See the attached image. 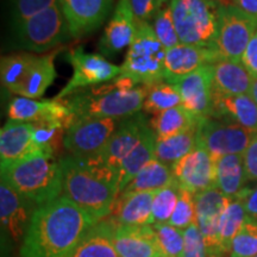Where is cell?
Masks as SVG:
<instances>
[{
	"label": "cell",
	"instance_id": "obj_1",
	"mask_svg": "<svg viewBox=\"0 0 257 257\" xmlns=\"http://www.w3.org/2000/svg\"><path fill=\"white\" fill-rule=\"evenodd\" d=\"M98 223L64 195L38 206L21 248V257H64Z\"/></svg>",
	"mask_w": 257,
	"mask_h": 257
},
{
	"label": "cell",
	"instance_id": "obj_2",
	"mask_svg": "<svg viewBox=\"0 0 257 257\" xmlns=\"http://www.w3.org/2000/svg\"><path fill=\"white\" fill-rule=\"evenodd\" d=\"M59 163L62 174V195L98 221L110 217L119 195L114 176L73 155L60 159Z\"/></svg>",
	"mask_w": 257,
	"mask_h": 257
},
{
	"label": "cell",
	"instance_id": "obj_3",
	"mask_svg": "<svg viewBox=\"0 0 257 257\" xmlns=\"http://www.w3.org/2000/svg\"><path fill=\"white\" fill-rule=\"evenodd\" d=\"M147 86L127 76L78 89L62 99L74 118H111L121 120L143 110Z\"/></svg>",
	"mask_w": 257,
	"mask_h": 257
},
{
	"label": "cell",
	"instance_id": "obj_4",
	"mask_svg": "<svg viewBox=\"0 0 257 257\" xmlns=\"http://www.w3.org/2000/svg\"><path fill=\"white\" fill-rule=\"evenodd\" d=\"M42 152L29 154L2 168V180L35 206H42L62 195L59 161Z\"/></svg>",
	"mask_w": 257,
	"mask_h": 257
},
{
	"label": "cell",
	"instance_id": "obj_5",
	"mask_svg": "<svg viewBox=\"0 0 257 257\" xmlns=\"http://www.w3.org/2000/svg\"><path fill=\"white\" fill-rule=\"evenodd\" d=\"M60 50L46 55L11 54L2 57V85L23 98L37 99L46 93L56 78L55 57Z\"/></svg>",
	"mask_w": 257,
	"mask_h": 257
},
{
	"label": "cell",
	"instance_id": "obj_6",
	"mask_svg": "<svg viewBox=\"0 0 257 257\" xmlns=\"http://www.w3.org/2000/svg\"><path fill=\"white\" fill-rule=\"evenodd\" d=\"M220 4V0H170L180 43L213 48Z\"/></svg>",
	"mask_w": 257,
	"mask_h": 257
},
{
	"label": "cell",
	"instance_id": "obj_7",
	"mask_svg": "<svg viewBox=\"0 0 257 257\" xmlns=\"http://www.w3.org/2000/svg\"><path fill=\"white\" fill-rule=\"evenodd\" d=\"M136 37L125 56L121 75L133 79L138 85H150L165 80L166 48L147 22L136 23Z\"/></svg>",
	"mask_w": 257,
	"mask_h": 257
},
{
	"label": "cell",
	"instance_id": "obj_8",
	"mask_svg": "<svg viewBox=\"0 0 257 257\" xmlns=\"http://www.w3.org/2000/svg\"><path fill=\"white\" fill-rule=\"evenodd\" d=\"M14 25L19 46L34 53H46L72 37L59 3Z\"/></svg>",
	"mask_w": 257,
	"mask_h": 257
},
{
	"label": "cell",
	"instance_id": "obj_9",
	"mask_svg": "<svg viewBox=\"0 0 257 257\" xmlns=\"http://www.w3.org/2000/svg\"><path fill=\"white\" fill-rule=\"evenodd\" d=\"M256 31V17L237 6L221 3L218 11V30L213 48L220 59L242 61Z\"/></svg>",
	"mask_w": 257,
	"mask_h": 257
},
{
	"label": "cell",
	"instance_id": "obj_10",
	"mask_svg": "<svg viewBox=\"0 0 257 257\" xmlns=\"http://www.w3.org/2000/svg\"><path fill=\"white\" fill-rule=\"evenodd\" d=\"M253 135L232 120L210 115L199 120L198 146L205 148L216 162L225 155H244Z\"/></svg>",
	"mask_w": 257,
	"mask_h": 257
},
{
	"label": "cell",
	"instance_id": "obj_11",
	"mask_svg": "<svg viewBox=\"0 0 257 257\" xmlns=\"http://www.w3.org/2000/svg\"><path fill=\"white\" fill-rule=\"evenodd\" d=\"M149 126L148 119L142 112L124 118L119 120L117 130L112 135L104 149L95 156L82 160L110 173L118 182V173H119L121 163L128 154L133 152L134 148L140 143Z\"/></svg>",
	"mask_w": 257,
	"mask_h": 257
},
{
	"label": "cell",
	"instance_id": "obj_12",
	"mask_svg": "<svg viewBox=\"0 0 257 257\" xmlns=\"http://www.w3.org/2000/svg\"><path fill=\"white\" fill-rule=\"evenodd\" d=\"M66 59L72 64L73 76L54 98L56 100H62L78 89L110 82L121 75V67L111 63L101 55L86 53L82 47L70 50Z\"/></svg>",
	"mask_w": 257,
	"mask_h": 257
},
{
	"label": "cell",
	"instance_id": "obj_13",
	"mask_svg": "<svg viewBox=\"0 0 257 257\" xmlns=\"http://www.w3.org/2000/svg\"><path fill=\"white\" fill-rule=\"evenodd\" d=\"M118 120L111 118H72L64 135V148L70 155L89 159L100 153L117 130Z\"/></svg>",
	"mask_w": 257,
	"mask_h": 257
},
{
	"label": "cell",
	"instance_id": "obj_14",
	"mask_svg": "<svg viewBox=\"0 0 257 257\" xmlns=\"http://www.w3.org/2000/svg\"><path fill=\"white\" fill-rule=\"evenodd\" d=\"M172 172L180 188L194 195L216 187V162L200 146L173 165Z\"/></svg>",
	"mask_w": 257,
	"mask_h": 257
},
{
	"label": "cell",
	"instance_id": "obj_15",
	"mask_svg": "<svg viewBox=\"0 0 257 257\" xmlns=\"http://www.w3.org/2000/svg\"><path fill=\"white\" fill-rule=\"evenodd\" d=\"M37 206L14 191L5 181L0 182V223L10 240L23 243Z\"/></svg>",
	"mask_w": 257,
	"mask_h": 257
},
{
	"label": "cell",
	"instance_id": "obj_16",
	"mask_svg": "<svg viewBox=\"0 0 257 257\" xmlns=\"http://www.w3.org/2000/svg\"><path fill=\"white\" fill-rule=\"evenodd\" d=\"M72 37L81 38L104 24L113 0H57Z\"/></svg>",
	"mask_w": 257,
	"mask_h": 257
},
{
	"label": "cell",
	"instance_id": "obj_17",
	"mask_svg": "<svg viewBox=\"0 0 257 257\" xmlns=\"http://www.w3.org/2000/svg\"><path fill=\"white\" fill-rule=\"evenodd\" d=\"M195 223L206 242L210 257H221L218 249V227L220 217L231 200L217 187L208 188L194 195Z\"/></svg>",
	"mask_w": 257,
	"mask_h": 257
},
{
	"label": "cell",
	"instance_id": "obj_18",
	"mask_svg": "<svg viewBox=\"0 0 257 257\" xmlns=\"http://www.w3.org/2000/svg\"><path fill=\"white\" fill-rule=\"evenodd\" d=\"M221 60L216 49L208 47L179 44L166 51L165 80L175 83L201 67Z\"/></svg>",
	"mask_w": 257,
	"mask_h": 257
},
{
	"label": "cell",
	"instance_id": "obj_19",
	"mask_svg": "<svg viewBox=\"0 0 257 257\" xmlns=\"http://www.w3.org/2000/svg\"><path fill=\"white\" fill-rule=\"evenodd\" d=\"M212 79L213 67L208 64L173 83L181 95V105L199 118L212 113Z\"/></svg>",
	"mask_w": 257,
	"mask_h": 257
},
{
	"label": "cell",
	"instance_id": "obj_20",
	"mask_svg": "<svg viewBox=\"0 0 257 257\" xmlns=\"http://www.w3.org/2000/svg\"><path fill=\"white\" fill-rule=\"evenodd\" d=\"M9 118L22 123L38 124L46 121H62L67 127L72 121V112L62 100H36L23 96L12 99L9 105Z\"/></svg>",
	"mask_w": 257,
	"mask_h": 257
},
{
	"label": "cell",
	"instance_id": "obj_21",
	"mask_svg": "<svg viewBox=\"0 0 257 257\" xmlns=\"http://www.w3.org/2000/svg\"><path fill=\"white\" fill-rule=\"evenodd\" d=\"M112 240L119 257H163L152 225L128 226L113 219Z\"/></svg>",
	"mask_w": 257,
	"mask_h": 257
},
{
	"label": "cell",
	"instance_id": "obj_22",
	"mask_svg": "<svg viewBox=\"0 0 257 257\" xmlns=\"http://www.w3.org/2000/svg\"><path fill=\"white\" fill-rule=\"evenodd\" d=\"M137 25L127 0H119L114 14L99 41L102 56H114L124 48L130 47L136 37Z\"/></svg>",
	"mask_w": 257,
	"mask_h": 257
},
{
	"label": "cell",
	"instance_id": "obj_23",
	"mask_svg": "<svg viewBox=\"0 0 257 257\" xmlns=\"http://www.w3.org/2000/svg\"><path fill=\"white\" fill-rule=\"evenodd\" d=\"M212 67V95L251 94L252 75L243 61L221 59Z\"/></svg>",
	"mask_w": 257,
	"mask_h": 257
},
{
	"label": "cell",
	"instance_id": "obj_24",
	"mask_svg": "<svg viewBox=\"0 0 257 257\" xmlns=\"http://www.w3.org/2000/svg\"><path fill=\"white\" fill-rule=\"evenodd\" d=\"M34 125L10 119L0 131V167L17 162L37 152L32 138Z\"/></svg>",
	"mask_w": 257,
	"mask_h": 257
},
{
	"label": "cell",
	"instance_id": "obj_25",
	"mask_svg": "<svg viewBox=\"0 0 257 257\" xmlns=\"http://www.w3.org/2000/svg\"><path fill=\"white\" fill-rule=\"evenodd\" d=\"M211 115L226 118L257 133V105L251 94L212 95Z\"/></svg>",
	"mask_w": 257,
	"mask_h": 257
},
{
	"label": "cell",
	"instance_id": "obj_26",
	"mask_svg": "<svg viewBox=\"0 0 257 257\" xmlns=\"http://www.w3.org/2000/svg\"><path fill=\"white\" fill-rule=\"evenodd\" d=\"M156 192L120 194L115 201L111 218L118 224L143 226L153 223V202Z\"/></svg>",
	"mask_w": 257,
	"mask_h": 257
},
{
	"label": "cell",
	"instance_id": "obj_27",
	"mask_svg": "<svg viewBox=\"0 0 257 257\" xmlns=\"http://www.w3.org/2000/svg\"><path fill=\"white\" fill-rule=\"evenodd\" d=\"M113 219L111 217L93 225L64 257H119L112 240Z\"/></svg>",
	"mask_w": 257,
	"mask_h": 257
},
{
	"label": "cell",
	"instance_id": "obj_28",
	"mask_svg": "<svg viewBox=\"0 0 257 257\" xmlns=\"http://www.w3.org/2000/svg\"><path fill=\"white\" fill-rule=\"evenodd\" d=\"M246 182L248 176L243 155H225L216 161V187L227 198L238 197L246 188Z\"/></svg>",
	"mask_w": 257,
	"mask_h": 257
},
{
	"label": "cell",
	"instance_id": "obj_29",
	"mask_svg": "<svg viewBox=\"0 0 257 257\" xmlns=\"http://www.w3.org/2000/svg\"><path fill=\"white\" fill-rule=\"evenodd\" d=\"M155 144L156 135L154 134L152 127H148L144 133L142 140L128 154L126 159L121 163L119 173H118V189L119 194L125 187L130 184L131 180L142 170L153 159H155ZM119 197V195H118Z\"/></svg>",
	"mask_w": 257,
	"mask_h": 257
},
{
	"label": "cell",
	"instance_id": "obj_30",
	"mask_svg": "<svg viewBox=\"0 0 257 257\" xmlns=\"http://www.w3.org/2000/svg\"><path fill=\"white\" fill-rule=\"evenodd\" d=\"M200 118L186 110L182 105L153 115L150 127L156 137L163 138L185 133L198 126Z\"/></svg>",
	"mask_w": 257,
	"mask_h": 257
},
{
	"label": "cell",
	"instance_id": "obj_31",
	"mask_svg": "<svg viewBox=\"0 0 257 257\" xmlns=\"http://www.w3.org/2000/svg\"><path fill=\"white\" fill-rule=\"evenodd\" d=\"M198 147V126L174 136L156 137L155 159L172 168L182 157Z\"/></svg>",
	"mask_w": 257,
	"mask_h": 257
},
{
	"label": "cell",
	"instance_id": "obj_32",
	"mask_svg": "<svg viewBox=\"0 0 257 257\" xmlns=\"http://www.w3.org/2000/svg\"><path fill=\"white\" fill-rule=\"evenodd\" d=\"M175 181L172 168L159 160L153 159L144 166L135 178L131 180L120 194L138 192H157L160 189L167 187ZM119 194V195H120Z\"/></svg>",
	"mask_w": 257,
	"mask_h": 257
},
{
	"label": "cell",
	"instance_id": "obj_33",
	"mask_svg": "<svg viewBox=\"0 0 257 257\" xmlns=\"http://www.w3.org/2000/svg\"><path fill=\"white\" fill-rule=\"evenodd\" d=\"M248 218L243 201L239 198L231 199L221 214L218 227V249L221 255L230 253L231 243Z\"/></svg>",
	"mask_w": 257,
	"mask_h": 257
},
{
	"label": "cell",
	"instance_id": "obj_34",
	"mask_svg": "<svg viewBox=\"0 0 257 257\" xmlns=\"http://www.w3.org/2000/svg\"><path fill=\"white\" fill-rule=\"evenodd\" d=\"M146 86L147 95L143 105V111L146 113L154 115L182 104L179 89L173 83L162 80Z\"/></svg>",
	"mask_w": 257,
	"mask_h": 257
},
{
	"label": "cell",
	"instance_id": "obj_35",
	"mask_svg": "<svg viewBox=\"0 0 257 257\" xmlns=\"http://www.w3.org/2000/svg\"><path fill=\"white\" fill-rule=\"evenodd\" d=\"M32 125V138L37 152L55 157L61 147L64 146L67 124L62 121H46Z\"/></svg>",
	"mask_w": 257,
	"mask_h": 257
},
{
	"label": "cell",
	"instance_id": "obj_36",
	"mask_svg": "<svg viewBox=\"0 0 257 257\" xmlns=\"http://www.w3.org/2000/svg\"><path fill=\"white\" fill-rule=\"evenodd\" d=\"M152 227L163 257H182L185 246L184 230L168 223L153 224Z\"/></svg>",
	"mask_w": 257,
	"mask_h": 257
},
{
	"label": "cell",
	"instance_id": "obj_37",
	"mask_svg": "<svg viewBox=\"0 0 257 257\" xmlns=\"http://www.w3.org/2000/svg\"><path fill=\"white\" fill-rule=\"evenodd\" d=\"M180 195V186L176 181L155 193L153 202V224L168 223L175 210Z\"/></svg>",
	"mask_w": 257,
	"mask_h": 257
},
{
	"label": "cell",
	"instance_id": "obj_38",
	"mask_svg": "<svg viewBox=\"0 0 257 257\" xmlns=\"http://www.w3.org/2000/svg\"><path fill=\"white\" fill-rule=\"evenodd\" d=\"M230 257H255L257 255V220L248 218L231 243Z\"/></svg>",
	"mask_w": 257,
	"mask_h": 257
},
{
	"label": "cell",
	"instance_id": "obj_39",
	"mask_svg": "<svg viewBox=\"0 0 257 257\" xmlns=\"http://www.w3.org/2000/svg\"><path fill=\"white\" fill-rule=\"evenodd\" d=\"M152 25L156 37L159 38L161 44L166 48V50L172 49V48L181 44L179 40L178 31L175 29L174 19H173L172 10H170L169 4L163 6L157 12L155 18L153 19Z\"/></svg>",
	"mask_w": 257,
	"mask_h": 257
},
{
	"label": "cell",
	"instance_id": "obj_40",
	"mask_svg": "<svg viewBox=\"0 0 257 257\" xmlns=\"http://www.w3.org/2000/svg\"><path fill=\"white\" fill-rule=\"evenodd\" d=\"M195 218H197V213H195L194 194L186 189L180 188L178 204H176L168 224L180 230H186L193 223H195Z\"/></svg>",
	"mask_w": 257,
	"mask_h": 257
},
{
	"label": "cell",
	"instance_id": "obj_41",
	"mask_svg": "<svg viewBox=\"0 0 257 257\" xmlns=\"http://www.w3.org/2000/svg\"><path fill=\"white\" fill-rule=\"evenodd\" d=\"M184 236L185 246L182 257H210L206 242L197 223H193L191 226L184 230Z\"/></svg>",
	"mask_w": 257,
	"mask_h": 257
},
{
	"label": "cell",
	"instance_id": "obj_42",
	"mask_svg": "<svg viewBox=\"0 0 257 257\" xmlns=\"http://www.w3.org/2000/svg\"><path fill=\"white\" fill-rule=\"evenodd\" d=\"M11 3L14 23H18L57 4V0H11Z\"/></svg>",
	"mask_w": 257,
	"mask_h": 257
},
{
	"label": "cell",
	"instance_id": "obj_43",
	"mask_svg": "<svg viewBox=\"0 0 257 257\" xmlns=\"http://www.w3.org/2000/svg\"><path fill=\"white\" fill-rule=\"evenodd\" d=\"M136 23H149L153 21L168 0H127Z\"/></svg>",
	"mask_w": 257,
	"mask_h": 257
},
{
	"label": "cell",
	"instance_id": "obj_44",
	"mask_svg": "<svg viewBox=\"0 0 257 257\" xmlns=\"http://www.w3.org/2000/svg\"><path fill=\"white\" fill-rule=\"evenodd\" d=\"M243 159L248 181H257V133L250 141Z\"/></svg>",
	"mask_w": 257,
	"mask_h": 257
},
{
	"label": "cell",
	"instance_id": "obj_45",
	"mask_svg": "<svg viewBox=\"0 0 257 257\" xmlns=\"http://www.w3.org/2000/svg\"><path fill=\"white\" fill-rule=\"evenodd\" d=\"M237 198L243 201L248 216L257 220V186L253 188H245Z\"/></svg>",
	"mask_w": 257,
	"mask_h": 257
},
{
	"label": "cell",
	"instance_id": "obj_46",
	"mask_svg": "<svg viewBox=\"0 0 257 257\" xmlns=\"http://www.w3.org/2000/svg\"><path fill=\"white\" fill-rule=\"evenodd\" d=\"M242 61L249 72L251 73V75L257 78V31L250 41Z\"/></svg>",
	"mask_w": 257,
	"mask_h": 257
},
{
	"label": "cell",
	"instance_id": "obj_47",
	"mask_svg": "<svg viewBox=\"0 0 257 257\" xmlns=\"http://www.w3.org/2000/svg\"><path fill=\"white\" fill-rule=\"evenodd\" d=\"M221 3L237 6L244 12L257 18V0H221Z\"/></svg>",
	"mask_w": 257,
	"mask_h": 257
},
{
	"label": "cell",
	"instance_id": "obj_48",
	"mask_svg": "<svg viewBox=\"0 0 257 257\" xmlns=\"http://www.w3.org/2000/svg\"><path fill=\"white\" fill-rule=\"evenodd\" d=\"M251 95L257 105V78L252 76V86H251Z\"/></svg>",
	"mask_w": 257,
	"mask_h": 257
},
{
	"label": "cell",
	"instance_id": "obj_49",
	"mask_svg": "<svg viewBox=\"0 0 257 257\" xmlns=\"http://www.w3.org/2000/svg\"><path fill=\"white\" fill-rule=\"evenodd\" d=\"M255 257H257V255H256V256H255Z\"/></svg>",
	"mask_w": 257,
	"mask_h": 257
},
{
	"label": "cell",
	"instance_id": "obj_50",
	"mask_svg": "<svg viewBox=\"0 0 257 257\" xmlns=\"http://www.w3.org/2000/svg\"><path fill=\"white\" fill-rule=\"evenodd\" d=\"M220 2H221V0H220Z\"/></svg>",
	"mask_w": 257,
	"mask_h": 257
}]
</instances>
